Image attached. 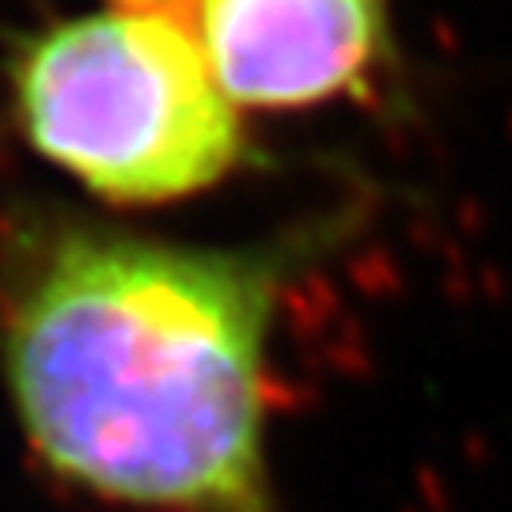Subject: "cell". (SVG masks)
Listing matches in <instances>:
<instances>
[{"label": "cell", "instance_id": "cell-1", "mask_svg": "<svg viewBox=\"0 0 512 512\" xmlns=\"http://www.w3.org/2000/svg\"><path fill=\"white\" fill-rule=\"evenodd\" d=\"M281 255L27 220L0 266V368L42 463L160 512H277L266 338Z\"/></svg>", "mask_w": 512, "mask_h": 512}, {"label": "cell", "instance_id": "cell-2", "mask_svg": "<svg viewBox=\"0 0 512 512\" xmlns=\"http://www.w3.org/2000/svg\"><path fill=\"white\" fill-rule=\"evenodd\" d=\"M38 156L118 205H164L217 186L243 156L236 103L190 19L118 8L23 46L12 73Z\"/></svg>", "mask_w": 512, "mask_h": 512}, {"label": "cell", "instance_id": "cell-3", "mask_svg": "<svg viewBox=\"0 0 512 512\" xmlns=\"http://www.w3.org/2000/svg\"><path fill=\"white\" fill-rule=\"evenodd\" d=\"M232 103L293 110L349 92L384 42V0H190Z\"/></svg>", "mask_w": 512, "mask_h": 512}, {"label": "cell", "instance_id": "cell-4", "mask_svg": "<svg viewBox=\"0 0 512 512\" xmlns=\"http://www.w3.org/2000/svg\"><path fill=\"white\" fill-rule=\"evenodd\" d=\"M171 0H122V8H167Z\"/></svg>", "mask_w": 512, "mask_h": 512}]
</instances>
